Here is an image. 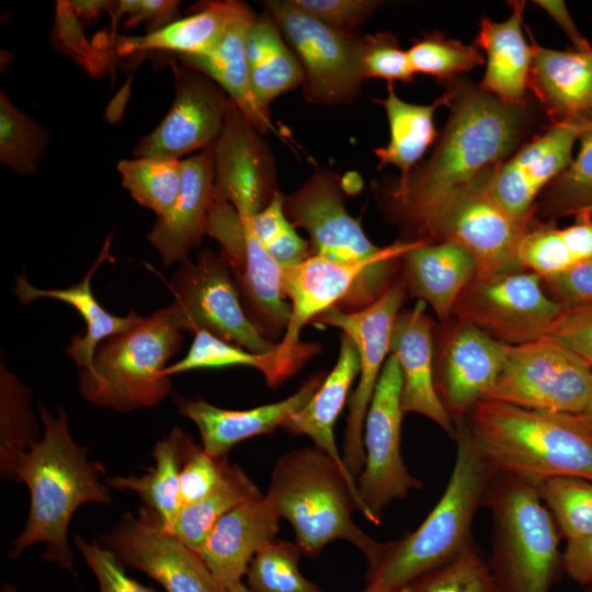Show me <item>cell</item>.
I'll use <instances>...</instances> for the list:
<instances>
[{
	"label": "cell",
	"instance_id": "cell-1",
	"mask_svg": "<svg viewBox=\"0 0 592 592\" xmlns=\"http://www.w3.org/2000/svg\"><path fill=\"white\" fill-rule=\"evenodd\" d=\"M449 115L429 158L406 178L372 183L383 217L400 240L420 242L437 212L457 193L487 182L526 140L542 132L543 110L532 99L510 105L463 76L442 82Z\"/></svg>",
	"mask_w": 592,
	"mask_h": 592
},
{
	"label": "cell",
	"instance_id": "cell-2",
	"mask_svg": "<svg viewBox=\"0 0 592 592\" xmlns=\"http://www.w3.org/2000/svg\"><path fill=\"white\" fill-rule=\"evenodd\" d=\"M39 412L44 435L8 476L24 482L31 494L26 524L12 542L9 557L14 560L26 548L44 543L43 558L72 571L75 559L67 539L69 522L82 504L111 503L109 486L101 481L105 467L99 460H90L88 447L72 440L65 410L59 408L57 418L43 406Z\"/></svg>",
	"mask_w": 592,
	"mask_h": 592
},
{
	"label": "cell",
	"instance_id": "cell-3",
	"mask_svg": "<svg viewBox=\"0 0 592 592\" xmlns=\"http://www.w3.org/2000/svg\"><path fill=\"white\" fill-rule=\"evenodd\" d=\"M460 423L474 448L494 473L536 485L553 477L592 480V426L582 414L483 399Z\"/></svg>",
	"mask_w": 592,
	"mask_h": 592
},
{
	"label": "cell",
	"instance_id": "cell-4",
	"mask_svg": "<svg viewBox=\"0 0 592 592\" xmlns=\"http://www.w3.org/2000/svg\"><path fill=\"white\" fill-rule=\"evenodd\" d=\"M265 494L308 556L341 539L357 547L372 567L387 548L388 543L372 538L353 520L354 511H363L356 479L315 445L283 454Z\"/></svg>",
	"mask_w": 592,
	"mask_h": 592
},
{
	"label": "cell",
	"instance_id": "cell-5",
	"mask_svg": "<svg viewBox=\"0 0 592 592\" xmlns=\"http://www.w3.org/2000/svg\"><path fill=\"white\" fill-rule=\"evenodd\" d=\"M455 441L454 466L439 502L413 532L388 542L368 567L367 584L399 592L475 546L474 520L494 471L474 448L463 423L456 424Z\"/></svg>",
	"mask_w": 592,
	"mask_h": 592
},
{
	"label": "cell",
	"instance_id": "cell-6",
	"mask_svg": "<svg viewBox=\"0 0 592 592\" xmlns=\"http://www.w3.org/2000/svg\"><path fill=\"white\" fill-rule=\"evenodd\" d=\"M401 259L341 263L311 255L298 265L282 267V292L292 312L282 340L264 354L262 374L267 385L280 386L320 353L319 344L300 341L303 327L333 307L356 311L372 305L399 280Z\"/></svg>",
	"mask_w": 592,
	"mask_h": 592
},
{
	"label": "cell",
	"instance_id": "cell-7",
	"mask_svg": "<svg viewBox=\"0 0 592 592\" xmlns=\"http://www.w3.org/2000/svg\"><path fill=\"white\" fill-rule=\"evenodd\" d=\"M483 506L491 515L487 561L497 592H550L563 572L561 537L537 485L493 473Z\"/></svg>",
	"mask_w": 592,
	"mask_h": 592
},
{
	"label": "cell",
	"instance_id": "cell-8",
	"mask_svg": "<svg viewBox=\"0 0 592 592\" xmlns=\"http://www.w3.org/2000/svg\"><path fill=\"white\" fill-rule=\"evenodd\" d=\"M183 334L170 305L143 317L96 348L91 367L80 369V394L95 406L118 412L157 406L171 391L163 371L181 350Z\"/></svg>",
	"mask_w": 592,
	"mask_h": 592
},
{
	"label": "cell",
	"instance_id": "cell-9",
	"mask_svg": "<svg viewBox=\"0 0 592 592\" xmlns=\"http://www.w3.org/2000/svg\"><path fill=\"white\" fill-rule=\"evenodd\" d=\"M487 399L532 410L583 414L592 400V367L548 335L509 345L504 366Z\"/></svg>",
	"mask_w": 592,
	"mask_h": 592
},
{
	"label": "cell",
	"instance_id": "cell-10",
	"mask_svg": "<svg viewBox=\"0 0 592 592\" xmlns=\"http://www.w3.org/2000/svg\"><path fill=\"white\" fill-rule=\"evenodd\" d=\"M304 73L303 96L315 105H341L361 94L362 36L330 27L288 0L264 1Z\"/></svg>",
	"mask_w": 592,
	"mask_h": 592
},
{
	"label": "cell",
	"instance_id": "cell-11",
	"mask_svg": "<svg viewBox=\"0 0 592 592\" xmlns=\"http://www.w3.org/2000/svg\"><path fill=\"white\" fill-rule=\"evenodd\" d=\"M402 375L397 358L389 354L372 398L363 432L364 467L356 478L362 514L379 525L385 509L422 488L405 464L401 453L403 410Z\"/></svg>",
	"mask_w": 592,
	"mask_h": 592
},
{
	"label": "cell",
	"instance_id": "cell-12",
	"mask_svg": "<svg viewBox=\"0 0 592 592\" xmlns=\"http://www.w3.org/2000/svg\"><path fill=\"white\" fill-rule=\"evenodd\" d=\"M206 235L219 243L250 322L266 340L278 343L292 312L282 292V266L254 235L249 219L228 203L214 201Z\"/></svg>",
	"mask_w": 592,
	"mask_h": 592
},
{
	"label": "cell",
	"instance_id": "cell-13",
	"mask_svg": "<svg viewBox=\"0 0 592 592\" xmlns=\"http://www.w3.org/2000/svg\"><path fill=\"white\" fill-rule=\"evenodd\" d=\"M170 288V304L184 332L209 331L218 338L257 354L274 350L250 322L231 271L220 254L202 249L195 261L180 263Z\"/></svg>",
	"mask_w": 592,
	"mask_h": 592
},
{
	"label": "cell",
	"instance_id": "cell-14",
	"mask_svg": "<svg viewBox=\"0 0 592 592\" xmlns=\"http://www.w3.org/2000/svg\"><path fill=\"white\" fill-rule=\"evenodd\" d=\"M565 309L547 294L540 276L519 270L475 277L457 299L452 318L519 345L545 337Z\"/></svg>",
	"mask_w": 592,
	"mask_h": 592
},
{
	"label": "cell",
	"instance_id": "cell-15",
	"mask_svg": "<svg viewBox=\"0 0 592 592\" xmlns=\"http://www.w3.org/2000/svg\"><path fill=\"white\" fill-rule=\"evenodd\" d=\"M487 182L453 196L420 239L421 243L452 241L462 246L476 263V277L522 270L519 248L534 219L519 218L502 208L487 192Z\"/></svg>",
	"mask_w": 592,
	"mask_h": 592
},
{
	"label": "cell",
	"instance_id": "cell-16",
	"mask_svg": "<svg viewBox=\"0 0 592 592\" xmlns=\"http://www.w3.org/2000/svg\"><path fill=\"white\" fill-rule=\"evenodd\" d=\"M284 212L295 228L307 232L311 255L341 263L398 260L417 243L399 239L389 246H375L361 223L348 213L341 179L329 170L315 171L285 195Z\"/></svg>",
	"mask_w": 592,
	"mask_h": 592
},
{
	"label": "cell",
	"instance_id": "cell-17",
	"mask_svg": "<svg viewBox=\"0 0 592 592\" xmlns=\"http://www.w3.org/2000/svg\"><path fill=\"white\" fill-rule=\"evenodd\" d=\"M407 297L406 286L400 276L383 296L366 308L343 311L333 307L312 320L341 330L353 340L358 351V380L349 401L342 447L343 463L355 479L365 463L363 432L366 414L390 354L394 321Z\"/></svg>",
	"mask_w": 592,
	"mask_h": 592
},
{
	"label": "cell",
	"instance_id": "cell-18",
	"mask_svg": "<svg viewBox=\"0 0 592 592\" xmlns=\"http://www.w3.org/2000/svg\"><path fill=\"white\" fill-rule=\"evenodd\" d=\"M101 545L117 560L156 580L166 592H221L201 557L167 532L146 506L126 512L102 536Z\"/></svg>",
	"mask_w": 592,
	"mask_h": 592
},
{
	"label": "cell",
	"instance_id": "cell-19",
	"mask_svg": "<svg viewBox=\"0 0 592 592\" xmlns=\"http://www.w3.org/2000/svg\"><path fill=\"white\" fill-rule=\"evenodd\" d=\"M175 96L161 123L139 139L136 158H180L212 147L231 104L227 93L209 77L181 64L173 65Z\"/></svg>",
	"mask_w": 592,
	"mask_h": 592
},
{
	"label": "cell",
	"instance_id": "cell-20",
	"mask_svg": "<svg viewBox=\"0 0 592 592\" xmlns=\"http://www.w3.org/2000/svg\"><path fill=\"white\" fill-rule=\"evenodd\" d=\"M214 200L251 217L272 201L277 189L276 164L262 134L231 102L213 145Z\"/></svg>",
	"mask_w": 592,
	"mask_h": 592
},
{
	"label": "cell",
	"instance_id": "cell-21",
	"mask_svg": "<svg viewBox=\"0 0 592 592\" xmlns=\"http://www.w3.org/2000/svg\"><path fill=\"white\" fill-rule=\"evenodd\" d=\"M434 341L437 395L455 426L479 401L487 399L504 366L509 345L475 326L445 322Z\"/></svg>",
	"mask_w": 592,
	"mask_h": 592
},
{
	"label": "cell",
	"instance_id": "cell-22",
	"mask_svg": "<svg viewBox=\"0 0 592 592\" xmlns=\"http://www.w3.org/2000/svg\"><path fill=\"white\" fill-rule=\"evenodd\" d=\"M591 126L584 118L549 123L498 167L487 192L510 214L534 217L538 196L571 163L574 145Z\"/></svg>",
	"mask_w": 592,
	"mask_h": 592
},
{
	"label": "cell",
	"instance_id": "cell-23",
	"mask_svg": "<svg viewBox=\"0 0 592 592\" xmlns=\"http://www.w3.org/2000/svg\"><path fill=\"white\" fill-rule=\"evenodd\" d=\"M434 332L426 304L418 300L412 308L397 315L391 329L390 354L397 358L402 375L403 412L430 419L455 439V423L435 388Z\"/></svg>",
	"mask_w": 592,
	"mask_h": 592
},
{
	"label": "cell",
	"instance_id": "cell-24",
	"mask_svg": "<svg viewBox=\"0 0 592 592\" xmlns=\"http://www.w3.org/2000/svg\"><path fill=\"white\" fill-rule=\"evenodd\" d=\"M326 376L325 372H318L289 397L247 410L223 409L200 398L185 399L179 396L175 403L179 413L197 426L204 451L221 458L239 442L282 428L308 403Z\"/></svg>",
	"mask_w": 592,
	"mask_h": 592
},
{
	"label": "cell",
	"instance_id": "cell-25",
	"mask_svg": "<svg viewBox=\"0 0 592 592\" xmlns=\"http://www.w3.org/2000/svg\"><path fill=\"white\" fill-rule=\"evenodd\" d=\"M281 517L266 494L225 514L196 551L221 592L242 582L254 555L274 540Z\"/></svg>",
	"mask_w": 592,
	"mask_h": 592
},
{
	"label": "cell",
	"instance_id": "cell-26",
	"mask_svg": "<svg viewBox=\"0 0 592 592\" xmlns=\"http://www.w3.org/2000/svg\"><path fill=\"white\" fill-rule=\"evenodd\" d=\"M526 30L532 46L528 91L549 123L592 121V48H547Z\"/></svg>",
	"mask_w": 592,
	"mask_h": 592
},
{
	"label": "cell",
	"instance_id": "cell-27",
	"mask_svg": "<svg viewBox=\"0 0 592 592\" xmlns=\"http://www.w3.org/2000/svg\"><path fill=\"white\" fill-rule=\"evenodd\" d=\"M213 146L182 159V182L171 214L157 218L148 235L166 265L182 263L206 235L214 203Z\"/></svg>",
	"mask_w": 592,
	"mask_h": 592
},
{
	"label": "cell",
	"instance_id": "cell-28",
	"mask_svg": "<svg viewBox=\"0 0 592 592\" xmlns=\"http://www.w3.org/2000/svg\"><path fill=\"white\" fill-rule=\"evenodd\" d=\"M511 15L497 22L485 15L479 21L475 46L483 50L486 70L479 87L510 105H525L528 93L532 46L523 35L526 2L509 1Z\"/></svg>",
	"mask_w": 592,
	"mask_h": 592
},
{
	"label": "cell",
	"instance_id": "cell-29",
	"mask_svg": "<svg viewBox=\"0 0 592 592\" xmlns=\"http://www.w3.org/2000/svg\"><path fill=\"white\" fill-rule=\"evenodd\" d=\"M476 275L473 257L452 241L418 242L401 259L408 297L430 305L442 323L452 318L457 299Z\"/></svg>",
	"mask_w": 592,
	"mask_h": 592
},
{
	"label": "cell",
	"instance_id": "cell-30",
	"mask_svg": "<svg viewBox=\"0 0 592 592\" xmlns=\"http://www.w3.org/2000/svg\"><path fill=\"white\" fill-rule=\"evenodd\" d=\"M255 16L250 5L237 1L219 44L204 55H179V60L215 81L251 124L265 134L275 129L270 110L261 106L253 94L247 60V38Z\"/></svg>",
	"mask_w": 592,
	"mask_h": 592
},
{
	"label": "cell",
	"instance_id": "cell-31",
	"mask_svg": "<svg viewBox=\"0 0 592 592\" xmlns=\"http://www.w3.org/2000/svg\"><path fill=\"white\" fill-rule=\"evenodd\" d=\"M110 246L111 237L105 241L100 255L84 277L69 287L41 289L31 285L24 274L15 277L13 293L21 304L29 305L35 299L50 298L70 305L80 314L86 322V331L72 337L69 345L65 349V352L80 369L91 367L100 343L114 334L130 329L143 319L133 310L124 317L112 315L103 308L92 292L91 281L96 270L105 261H113Z\"/></svg>",
	"mask_w": 592,
	"mask_h": 592
},
{
	"label": "cell",
	"instance_id": "cell-32",
	"mask_svg": "<svg viewBox=\"0 0 592 592\" xmlns=\"http://www.w3.org/2000/svg\"><path fill=\"white\" fill-rule=\"evenodd\" d=\"M358 372L357 348L350 337L341 333L340 351L334 367L327 374L308 403L282 425V429L293 434L311 439L316 447L329 455L351 477L353 476L345 467L337 447L333 430Z\"/></svg>",
	"mask_w": 592,
	"mask_h": 592
},
{
	"label": "cell",
	"instance_id": "cell-33",
	"mask_svg": "<svg viewBox=\"0 0 592 592\" xmlns=\"http://www.w3.org/2000/svg\"><path fill=\"white\" fill-rule=\"evenodd\" d=\"M387 96L375 102L384 106L388 125L389 141L374 150L378 169L394 166L406 178L420 163L428 149L435 144L439 133L434 126V113L447 106L449 94L445 91L431 104H413L400 99L394 83L388 82Z\"/></svg>",
	"mask_w": 592,
	"mask_h": 592
},
{
	"label": "cell",
	"instance_id": "cell-34",
	"mask_svg": "<svg viewBox=\"0 0 592 592\" xmlns=\"http://www.w3.org/2000/svg\"><path fill=\"white\" fill-rule=\"evenodd\" d=\"M194 440L179 426L158 441L153 446V466L144 476H114L106 485L116 490L136 493L159 520L161 526L171 533L180 506V474L186 454Z\"/></svg>",
	"mask_w": 592,
	"mask_h": 592
},
{
	"label": "cell",
	"instance_id": "cell-35",
	"mask_svg": "<svg viewBox=\"0 0 592 592\" xmlns=\"http://www.w3.org/2000/svg\"><path fill=\"white\" fill-rule=\"evenodd\" d=\"M247 60L253 94L264 109L303 84L301 66L267 11L257 14L250 27Z\"/></svg>",
	"mask_w": 592,
	"mask_h": 592
},
{
	"label": "cell",
	"instance_id": "cell-36",
	"mask_svg": "<svg viewBox=\"0 0 592 592\" xmlns=\"http://www.w3.org/2000/svg\"><path fill=\"white\" fill-rule=\"evenodd\" d=\"M237 1H213L201 11L175 20L143 36L118 37L117 54L140 50H170L179 55H204L220 42L236 9Z\"/></svg>",
	"mask_w": 592,
	"mask_h": 592
},
{
	"label": "cell",
	"instance_id": "cell-37",
	"mask_svg": "<svg viewBox=\"0 0 592 592\" xmlns=\"http://www.w3.org/2000/svg\"><path fill=\"white\" fill-rule=\"evenodd\" d=\"M592 258V219H577L559 228L534 217L519 248L522 270L543 280L562 273Z\"/></svg>",
	"mask_w": 592,
	"mask_h": 592
},
{
	"label": "cell",
	"instance_id": "cell-38",
	"mask_svg": "<svg viewBox=\"0 0 592 592\" xmlns=\"http://www.w3.org/2000/svg\"><path fill=\"white\" fill-rule=\"evenodd\" d=\"M263 496L237 464H228L221 481L202 500L183 508L171 534L195 553L214 525L236 506Z\"/></svg>",
	"mask_w": 592,
	"mask_h": 592
},
{
	"label": "cell",
	"instance_id": "cell-39",
	"mask_svg": "<svg viewBox=\"0 0 592 592\" xmlns=\"http://www.w3.org/2000/svg\"><path fill=\"white\" fill-rule=\"evenodd\" d=\"M579 141V151L571 163L538 196L534 206L536 219L551 223L569 216L576 220L592 219V126Z\"/></svg>",
	"mask_w": 592,
	"mask_h": 592
},
{
	"label": "cell",
	"instance_id": "cell-40",
	"mask_svg": "<svg viewBox=\"0 0 592 592\" xmlns=\"http://www.w3.org/2000/svg\"><path fill=\"white\" fill-rule=\"evenodd\" d=\"M32 392L1 362L0 366V473L3 479L18 460L39 441Z\"/></svg>",
	"mask_w": 592,
	"mask_h": 592
},
{
	"label": "cell",
	"instance_id": "cell-41",
	"mask_svg": "<svg viewBox=\"0 0 592 592\" xmlns=\"http://www.w3.org/2000/svg\"><path fill=\"white\" fill-rule=\"evenodd\" d=\"M123 186L143 207L167 218L177 202L182 182V160L159 158L123 159L117 163Z\"/></svg>",
	"mask_w": 592,
	"mask_h": 592
},
{
	"label": "cell",
	"instance_id": "cell-42",
	"mask_svg": "<svg viewBox=\"0 0 592 592\" xmlns=\"http://www.w3.org/2000/svg\"><path fill=\"white\" fill-rule=\"evenodd\" d=\"M48 141V132L33 117L19 110L1 90V163L21 175L33 174L46 152Z\"/></svg>",
	"mask_w": 592,
	"mask_h": 592
},
{
	"label": "cell",
	"instance_id": "cell-43",
	"mask_svg": "<svg viewBox=\"0 0 592 592\" xmlns=\"http://www.w3.org/2000/svg\"><path fill=\"white\" fill-rule=\"evenodd\" d=\"M537 493L566 542L592 535V480L553 477L537 485Z\"/></svg>",
	"mask_w": 592,
	"mask_h": 592
},
{
	"label": "cell",
	"instance_id": "cell-44",
	"mask_svg": "<svg viewBox=\"0 0 592 592\" xmlns=\"http://www.w3.org/2000/svg\"><path fill=\"white\" fill-rule=\"evenodd\" d=\"M301 549L296 543L275 538L250 561L246 576L252 592H325L299 571Z\"/></svg>",
	"mask_w": 592,
	"mask_h": 592
},
{
	"label": "cell",
	"instance_id": "cell-45",
	"mask_svg": "<svg viewBox=\"0 0 592 592\" xmlns=\"http://www.w3.org/2000/svg\"><path fill=\"white\" fill-rule=\"evenodd\" d=\"M407 54L414 73L429 75L441 83L486 64L478 47L439 31L423 33L411 43Z\"/></svg>",
	"mask_w": 592,
	"mask_h": 592
},
{
	"label": "cell",
	"instance_id": "cell-46",
	"mask_svg": "<svg viewBox=\"0 0 592 592\" xmlns=\"http://www.w3.org/2000/svg\"><path fill=\"white\" fill-rule=\"evenodd\" d=\"M285 195L278 190L269 205L247 217L270 255L282 266L298 265L311 257L308 240L303 239L284 212Z\"/></svg>",
	"mask_w": 592,
	"mask_h": 592
},
{
	"label": "cell",
	"instance_id": "cell-47",
	"mask_svg": "<svg viewBox=\"0 0 592 592\" xmlns=\"http://www.w3.org/2000/svg\"><path fill=\"white\" fill-rule=\"evenodd\" d=\"M399 592H497V588L488 561L474 546Z\"/></svg>",
	"mask_w": 592,
	"mask_h": 592
},
{
	"label": "cell",
	"instance_id": "cell-48",
	"mask_svg": "<svg viewBox=\"0 0 592 592\" xmlns=\"http://www.w3.org/2000/svg\"><path fill=\"white\" fill-rule=\"evenodd\" d=\"M232 366L252 367L262 373L264 354H257L234 343L227 342L206 330L194 333L192 345L179 362L164 368L163 375L170 377L193 369L224 368Z\"/></svg>",
	"mask_w": 592,
	"mask_h": 592
},
{
	"label": "cell",
	"instance_id": "cell-49",
	"mask_svg": "<svg viewBox=\"0 0 592 592\" xmlns=\"http://www.w3.org/2000/svg\"><path fill=\"white\" fill-rule=\"evenodd\" d=\"M361 72L364 81L380 78L391 83L396 80L411 83L415 75L407 50L390 32L362 36Z\"/></svg>",
	"mask_w": 592,
	"mask_h": 592
},
{
	"label": "cell",
	"instance_id": "cell-50",
	"mask_svg": "<svg viewBox=\"0 0 592 592\" xmlns=\"http://www.w3.org/2000/svg\"><path fill=\"white\" fill-rule=\"evenodd\" d=\"M226 457L206 453L195 442L189 448L180 474L181 510L206 497L221 481L228 466Z\"/></svg>",
	"mask_w": 592,
	"mask_h": 592
},
{
	"label": "cell",
	"instance_id": "cell-51",
	"mask_svg": "<svg viewBox=\"0 0 592 592\" xmlns=\"http://www.w3.org/2000/svg\"><path fill=\"white\" fill-rule=\"evenodd\" d=\"M317 21L344 32H355L382 5L376 0H288Z\"/></svg>",
	"mask_w": 592,
	"mask_h": 592
},
{
	"label": "cell",
	"instance_id": "cell-52",
	"mask_svg": "<svg viewBox=\"0 0 592 592\" xmlns=\"http://www.w3.org/2000/svg\"><path fill=\"white\" fill-rule=\"evenodd\" d=\"M73 540L96 578L98 592H157L128 577L114 554L102 545L90 544L80 535Z\"/></svg>",
	"mask_w": 592,
	"mask_h": 592
},
{
	"label": "cell",
	"instance_id": "cell-53",
	"mask_svg": "<svg viewBox=\"0 0 592 592\" xmlns=\"http://www.w3.org/2000/svg\"><path fill=\"white\" fill-rule=\"evenodd\" d=\"M546 335L592 367V305L565 309Z\"/></svg>",
	"mask_w": 592,
	"mask_h": 592
},
{
	"label": "cell",
	"instance_id": "cell-54",
	"mask_svg": "<svg viewBox=\"0 0 592 592\" xmlns=\"http://www.w3.org/2000/svg\"><path fill=\"white\" fill-rule=\"evenodd\" d=\"M547 294L566 309L592 305V258L543 280Z\"/></svg>",
	"mask_w": 592,
	"mask_h": 592
},
{
	"label": "cell",
	"instance_id": "cell-55",
	"mask_svg": "<svg viewBox=\"0 0 592 592\" xmlns=\"http://www.w3.org/2000/svg\"><path fill=\"white\" fill-rule=\"evenodd\" d=\"M179 1L170 0H123L117 2V15H127L126 25L148 22L153 31L175 21Z\"/></svg>",
	"mask_w": 592,
	"mask_h": 592
},
{
	"label": "cell",
	"instance_id": "cell-56",
	"mask_svg": "<svg viewBox=\"0 0 592 592\" xmlns=\"http://www.w3.org/2000/svg\"><path fill=\"white\" fill-rule=\"evenodd\" d=\"M562 568L568 578L582 588L592 583V535L567 542Z\"/></svg>",
	"mask_w": 592,
	"mask_h": 592
},
{
	"label": "cell",
	"instance_id": "cell-57",
	"mask_svg": "<svg viewBox=\"0 0 592 592\" xmlns=\"http://www.w3.org/2000/svg\"><path fill=\"white\" fill-rule=\"evenodd\" d=\"M535 4L545 10L548 15L560 26L571 42L573 49L589 50L592 48L590 42L577 27L563 1L537 0L535 1Z\"/></svg>",
	"mask_w": 592,
	"mask_h": 592
},
{
	"label": "cell",
	"instance_id": "cell-58",
	"mask_svg": "<svg viewBox=\"0 0 592 592\" xmlns=\"http://www.w3.org/2000/svg\"><path fill=\"white\" fill-rule=\"evenodd\" d=\"M69 4L73 13L87 18H94L109 7L107 1H70Z\"/></svg>",
	"mask_w": 592,
	"mask_h": 592
},
{
	"label": "cell",
	"instance_id": "cell-59",
	"mask_svg": "<svg viewBox=\"0 0 592 592\" xmlns=\"http://www.w3.org/2000/svg\"><path fill=\"white\" fill-rule=\"evenodd\" d=\"M226 592H252L248 585L243 584L242 582L236 584L235 587L230 588Z\"/></svg>",
	"mask_w": 592,
	"mask_h": 592
},
{
	"label": "cell",
	"instance_id": "cell-60",
	"mask_svg": "<svg viewBox=\"0 0 592 592\" xmlns=\"http://www.w3.org/2000/svg\"><path fill=\"white\" fill-rule=\"evenodd\" d=\"M361 592H392V591L384 590L373 584H367L366 588H364Z\"/></svg>",
	"mask_w": 592,
	"mask_h": 592
},
{
	"label": "cell",
	"instance_id": "cell-61",
	"mask_svg": "<svg viewBox=\"0 0 592 592\" xmlns=\"http://www.w3.org/2000/svg\"><path fill=\"white\" fill-rule=\"evenodd\" d=\"M582 415L587 419V421L592 426V400H591L588 409L585 410V412Z\"/></svg>",
	"mask_w": 592,
	"mask_h": 592
},
{
	"label": "cell",
	"instance_id": "cell-62",
	"mask_svg": "<svg viewBox=\"0 0 592 592\" xmlns=\"http://www.w3.org/2000/svg\"><path fill=\"white\" fill-rule=\"evenodd\" d=\"M1 592H18L16 589L10 584V583H4L1 588Z\"/></svg>",
	"mask_w": 592,
	"mask_h": 592
},
{
	"label": "cell",
	"instance_id": "cell-63",
	"mask_svg": "<svg viewBox=\"0 0 592 592\" xmlns=\"http://www.w3.org/2000/svg\"><path fill=\"white\" fill-rule=\"evenodd\" d=\"M584 592H592V583L584 588Z\"/></svg>",
	"mask_w": 592,
	"mask_h": 592
}]
</instances>
